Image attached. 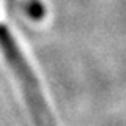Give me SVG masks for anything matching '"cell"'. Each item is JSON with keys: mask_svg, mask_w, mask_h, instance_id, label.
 <instances>
[{"mask_svg": "<svg viewBox=\"0 0 126 126\" xmlns=\"http://www.w3.org/2000/svg\"><path fill=\"white\" fill-rule=\"evenodd\" d=\"M0 47H2V52L5 55L10 68L17 76V80L22 87L24 94L27 96V104H29L30 113L36 126H55V121L46 106L44 96L39 90L36 77L32 73L29 63L24 58L22 52L19 50L16 41L11 36L10 30L5 25H0Z\"/></svg>", "mask_w": 126, "mask_h": 126, "instance_id": "1", "label": "cell"}]
</instances>
